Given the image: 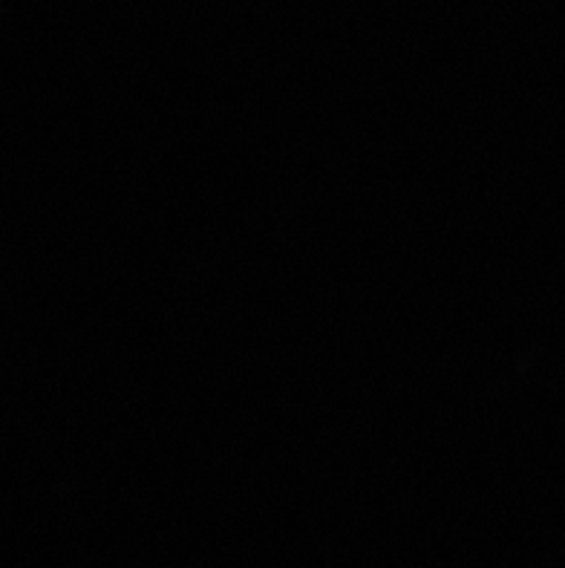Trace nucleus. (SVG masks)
Wrapping results in <instances>:
<instances>
[]
</instances>
